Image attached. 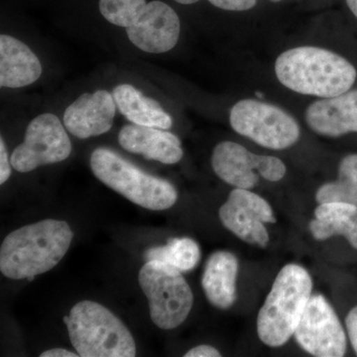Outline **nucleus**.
I'll list each match as a JSON object with an SVG mask.
<instances>
[{"label": "nucleus", "instance_id": "5701e85b", "mask_svg": "<svg viewBox=\"0 0 357 357\" xmlns=\"http://www.w3.org/2000/svg\"><path fill=\"white\" fill-rule=\"evenodd\" d=\"M287 168L282 160L277 157L262 155L261 165H260V176L269 182H278L285 177Z\"/></svg>", "mask_w": 357, "mask_h": 357}, {"label": "nucleus", "instance_id": "f03ea898", "mask_svg": "<svg viewBox=\"0 0 357 357\" xmlns=\"http://www.w3.org/2000/svg\"><path fill=\"white\" fill-rule=\"evenodd\" d=\"M275 74L291 91L321 98L347 93L357 79V70L349 60L314 46L283 52L275 62Z\"/></svg>", "mask_w": 357, "mask_h": 357}, {"label": "nucleus", "instance_id": "f3484780", "mask_svg": "<svg viewBox=\"0 0 357 357\" xmlns=\"http://www.w3.org/2000/svg\"><path fill=\"white\" fill-rule=\"evenodd\" d=\"M238 260L229 251H217L204 266L202 286L208 302L220 310L234 306L236 301Z\"/></svg>", "mask_w": 357, "mask_h": 357}, {"label": "nucleus", "instance_id": "1a4fd4ad", "mask_svg": "<svg viewBox=\"0 0 357 357\" xmlns=\"http://www.w3.org/2000/svg\"><path fill=\"white\" fill-rule=\"evenodd\" d=\"M294 337L314 356L342 357L347 351V335L340 319L319 294L310 298Z\"/></svg>", "mask_w": 357, "mask_h": 357}, {"label": "nucleus", "instance_id": "ddd939ff", "mask_svg": "<svg viewBox=\"0 0 357 357\" xmlns=\"http://www.w3.org/2000/svg\"><path fill=\"white\" fill-rule=\"evenodd\" d=\"M305 121L314 133L326 137L357 133V89L311 103Z\"/></svg>", "mask_w": 357, "mask_h": 357}, {"label": "nucleus", "instance_id": "aec40b11", "mask_svg": "<svg viewBox=\"0 0 357 357\" xmlns=\"http://www.w3.org/2000/svg\"><path fill=\"white\" fill-rule=\"evenodd\" d=\"M319 204L340 202L357 206V154H349L340 161L335 182L321 185L316 192Z\"/></svg>", "mask_w": 357, "mask_h": 357}, {"label": "nucleus", "instance_id": "9d476101", "mask_svg": "<svg viewBox=\"0 0 357 357\" xmlns=\"http://www.w3.org/2000/svg\"><path fill=\"white\" fill-rule=\"evenodd\" d=\"M225 229L241 241L266 248L269 234L264 223H275L276 218L269 203L250 190L236 188L218 211Z\"/></svg>", "mask_w": 357, "mask_h": 357}, {"label": "nucleus", "instance_id": "423d86ee", "mask_svg": "<svg viewBox=\"0 0 357 357\" xmlns=\"http://www.w3.org/2000/svg\"><path fill=\"white\" fill-rule=\"evenodd\" d=\"M181 273L166 263L147 261L138 275L152 321L162 330L182 325L194 305L191 288Z\"/></svg>", "mask_w": 357, "mask_h": 357}, {"label": "nucleus", "instance_id": "7ed1b4c3", "mask_svg": "<svg viewBox=\"0 0 357 357\" xmlns=\"http://www.w3.org/2000/svg\"><path fill=\"white\" fill-rule=\"evenodd\" d=\"M312 290V278L304 267L288 264L282 268L258 314L257 333L263 344L279 347L290 340Z\"/></svg>", "mask_w": 357, "mask_h": 357}, {"label": "nucleus", "instance_id": "393cba45", "mask_svg": "<svg viewBox=\"0 0 357 357\" xmlns=\"http://www.w3.org/2000/svg\"><path fill=\"white\" fill-rule=\"evenodd\" d=\"M10 164L3 138L0 139V184L3 185L11 175Z\"/></svg>", "mask_w": 357, "mask_h": 357}, {"label": "nucleus", "instance_id": "9b49d317", "mask_svg": "<svg viewBox=\"0 0 357 357\" xmlns=\"http://www.w3.org/2000/svg\"><path fill=\"white\" fill-rule=\"evenodd\" d=\"M178 14L165 2L155 0L141 7L133 22L126 28L131 43L147 53L161 54L172 50L180 37Z\"/></svg>", "mask_w": 357, "mask_h": 357}, {"label": "nucleus", "instance_id": "b1692460", "mask_svg": "<svg viewBox=\"0 0 357 357\" xmlns=\"http://www.w3.org/2000/svg\"><path fill=\"white\" fill-rule=\"evenodd\" d=\"M185 6L197 3L199 0H175ZM210 3L218 8L229 11H246L256 6V0H208Z\"/></svg>", "mask_w": 357, "mask_h": 357}, {"label": "nucleus", "instance_id": "2eb2a0df", "mask_svg": "<svg viewBox=\"0 0 357 357\" xmlns=\"http://www.w3.org/2000/svg\"><path fill=\"white\" fill-rule=\"evenodd\" d=\"M262 155L249 151L243 145L223 141L213 149L211 166L223 182L239 189L251 190L258 182Z\"/></svg>", "mask_w": 357, "mask_h": 357}, {"label": "nucleus", "instance_id": "c85d7f7f", "mask_svg": "<svg viewBox=\"0 0 357 357\" xmlns=\"http://www.w3.org/2000/svg\"><path fill=\"white\" fill-rule=\"evenodd\" d=\"M347 6L357 20V0H347Z\"/></svg>", "mask_w": 357, "mask_h": 357}, {"label": "nucleus", "instance_id": "f257e3e1", "mask_svg": "<svg viewBox=\"0 0 357 357\" xmlns=\"http://www.w3.org/2000/svg\"><path fill=\"white\" fill-rule=\"evenodd\" d=\"M74 232L63 220H45L14 230L0 248V270L13 280L33 281L64 258Z\"/></svg>", "mask_w": 357, "mask_h": 357}, {"label": "nucleus", "instance_id": "cd10ccee", "mask_svg": "<svg viewBox=\"0 0 357 357\" xmlns=\"http://www.w3.org/2000/svg\"><path fill=\"white\" fill-rule=\"evenodd\" d=\"M79 354H75L64 349H53L50 351H44L40 354V357H77Z\"/></svg>", "mask_w": 357, "mask_h": 357}, {"label": "nucleus", "instance_id": "39448f33", "mask_svg": "<svg viewBox=\"0 0 357 357\" xmlns=\"http://www.w3.org/2000/svg\"><path fill=\"white\" fill-rule=\"evenodd\" d=\"M91 168L100 182L142 208L164 211L177 202V190L171 183L143 172L107 148L91 153Z\"/></svg>", "mask_w": 357, "mask_h": 357}, {"label": "nucleus", "instance_id": "20e7f679", "mask_svg": "<svg viewBox=\"0 0 357 357\" xmlns=\"http://www.w3.org/2000/svg\"><path fill=\"white\" fill-rule=\"evenodd\" d=\"M70 342L82 357H134L135 340L123 323L93 301L77 303L64 317Z\"/></svg>", "mask_w": 357, "mask_h": 357}, {"label": "nucleus", "instance_id": "c756f323", "mask_svg": "<svg viewBox=\"0 0 357 357\" xmlns=\"http://www.w3.org/2000/svg\"><path fill=\"white\" fill-rule=\"evenodd\" d=\"M272 1H280V0H272Z\"/></svg>", "mask_w": 357, "mask_h": 357}, {"label": "nucleus", "instance_id": "f8f14e48", "mask_svg": "<svg viewBox=\"0 0 357 357\" xmlns=\"http://www.w3.org/2000/svg\"><path fill=\"white\" fill-rule=\"evenodd\" d=\"M116 103L109 91L84 93L67 107L64 114L66 129L79 139L107 133L114 126Z\"/></svg>", "mask_w": 357, "mask_h": 357}, {"label": "nucleus", "instance_id": "412c9836", "mask_svg": "<svg viewBox=\"0 0 357 357\" xmlns=\"http://www.w3.org/2000/svg\"><path fill=\"white\" fill-rule=\"evenodd\" d=\"M146 261H160L180 272L191 271L201 259L198 243L189 237L173 238L165 246L149 249L145 253Z\"/></svg>", "mask_w": 357, "mask_h": 357}, {"label": "nucleus", "instance_id": "4be33fe9", "mask_svg": "<svg viewBox=\"0 0 357 357\" xmlns=\"http://www.w3.org/2000/svg\"><path fill=\"white\" fill-rule=\"evenodd\" d=\"M146 0H100V11L112 24L128 28Z\"/></svg>", "mask_w": 357, "mask_h": 357}, {"label": "nucleus", "instance_id": "dca6fc26", "mask_svg": "<svg viewBox=\"0 0 357 357\" xmlns=\"http://www.w3.org/2000/svg\"><path fill=\"white\" fill-rule=\"evenodd\" d=\"M42 65L31 49L13 36H0V86L18 89L41 77Z\"/></svg>", "mask_w": 357, "mask_h": 357}, {"label": "nucleus", "instance_id": "a878e982", "mask_svg": "<svg viewBox=\"0 0 357 357\" xmlns=\"http://www.w3.org/2000/svg\"><path fill=\"white\" fill-rule=\"evenodd\" d=\"M345 325H347V333H349L352 347L357 354V306L352 307L347 314Z\"/></svg>", "mask_w": 357, "mask_h": 357}, {"label": "nucleus", "instance_id": "0eeeda50", "mask_svg": "<svg viewBox=\"0 0 357 357\" xmlns=\"http://www.w3.org/2000/svg\"><path fill=\"white\" fill-rule=\"evenodd\" d=\"M232 129L260 146L284 150L300 139L299 124L288 112L255 100H239L230 110Z\"/></svg>", "mask_w": 357, "mask_h": 357}, {"label": "nucleus", "instance_id": "6ab92c4d", "mask_svg": "<svg viewBox=\"0 0 357 357\" xmlns=\"http://www.w3.org/2000/svg\"><path fill=\"white\" fill-rule=\"evenodd\" d=\"M116 107L129 121L137 126L159 129H170L173 119L159 102L143 96L131 84H119L114 89Z\"/></svg>", "mask_w": 357, "mask_h": 357}, {"label": "nucleus", "instance_id": "4468645a", "mask_svg": "<svg viewBox=\"0 0 357 357\" xmlns=\"http://www.w3.org/2000/svg\"><path fill=\"white\" fill-rule=\"evenodd\" d=\"M119 142L130 153L142 155L167 165L178 163L184 156L180 139L164 129L128 124L119 132Z\"/></svg>", "mask_w": 357, "mask_h": 357}, {"label": "nucleus", "instance_id": "bb28decb", "mask_svg": "<svg viewBox=\"0 0 357 357\" xmlns=\"http://www.w3.org/2000/svg\"><path fill=\"white\" fill-rule=\"evenodd\" d=\"M222 356L220 352L211 345H199L190 349L185 357H218Z\"/></svg>", "mask_w": 357, "mask_h": 357}, {"label": "nucleus", "instance_id": "6e6552de", "mask_svg": "<svg viewBox=\"0 0 357 357\" xmlns=\"http://www.w3.org/2000/svg\"><path fill=\"white\" fill-rule=\"evenodd\" d=\"M70 152L72 143L62 122L56 115L43 114L30 122L25 139L14 150L10 163L18 172H31L40 166L64 161Z\"/></svg>", "mask_w": 357, "mask_h": 357}, {"label": "nucleus", "instance_id": "a211bd4d", "mask_svg": "<svg viewBox=\"0 0 357 357\" xmlns=\"http://www.w3.org/2000/svg\"><path fill=\"white\" fill-rule=\"evenodd\" d=\"M314 217L309 225L314 238L326 241L333 236H344L357 249L356 206L340 202L319 204Z\"/></svg>", "mask_w": 357, "mask_h": 357}]
</instances>
